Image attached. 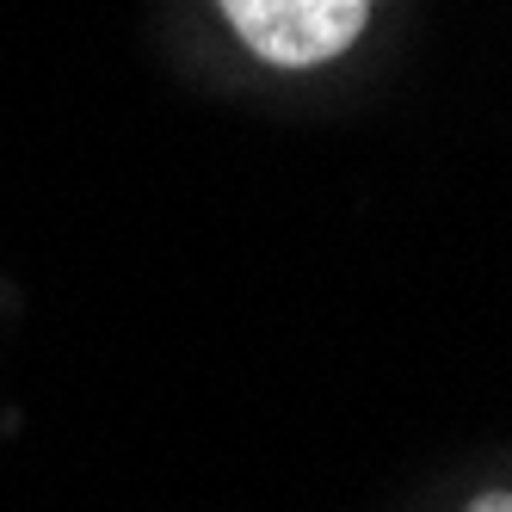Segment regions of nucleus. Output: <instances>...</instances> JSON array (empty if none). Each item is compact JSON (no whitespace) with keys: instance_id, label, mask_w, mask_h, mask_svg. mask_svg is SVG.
Returning <instances> with one entry per match:
<instances>
[{"instance_id":"nucleus-1","label":"nucleus","mask_w":512,"mask_h":512,"mask_svg":"<svg viewBox=\"0 0 512 512\" xmlns=\"http://www.w3.org/2000/svg\"><path fill=\"white\" fill-rule=\"evenodd\" d=\"M377 7L383 0H216L235 44L278 75H309L352 56Z\"/></svg>"},{"instance_id":"nucleus-2","label":"nucleus","mask_w":512,"mask_h":512,"mask_svg":"<svg viewBox=\"0 0 512 512\" xmlns=\"http://www.w3.org/2000/svg\"><path fill=\"white\" fill-rule=\"evenodd\" d=\"M463 512H512V488H488V494H475Z\"/></svg>"}]
</instances>
